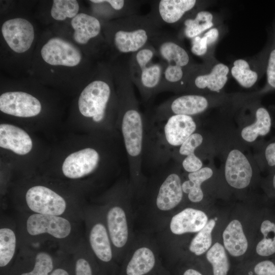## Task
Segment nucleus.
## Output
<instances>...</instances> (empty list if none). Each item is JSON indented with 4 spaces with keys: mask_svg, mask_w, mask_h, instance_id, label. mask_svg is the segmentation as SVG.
Listing matches in <instances>:
<instances>
[{
    "mask_svg": "<svg viewBox=\"0 0 275 275\" xmlns=\"http://www.w3.org/2000/svg\"><path fill=\"white\" fill-rule=\"evenodd\" d=\"M74 30V40L81 45L91 41H102V22L96 16L85 13H78L71 20Z\"/></svg>",
    "mask_w": 275,
    "mask_h": 275,
    "instance_id": "28",
    "label": "nucleus"
},
{
    "mask_svg": "<svg viewBox=\"0 0 275 275\" xmlns=\"http://www.w3.org/2000/svg\"><path fill=\"white\" fill-rule=\"evenodd\" d=\"M256 96L250 102L253 113L252 123L242 127L240 136L245 142H254L259 137L267 135L270 131L272 124V113L269 108L261 104L259 98Z\"/></svg>",
    "mask_w": 275,
    "mask_h": 275,
    "instance_id": "27",
    "label": "nucleus"
},
{
    "mask_svg": "<svg viewBox=\"0 0 275 275\" xmlns=\"http://www.w3.org/2000/svg\"><path fill=\"white\" fill-rule=\"evenodd\" d=\"M103 27L105 40L117 57H128L149 44L162 26L149 13L105 22Z\"/></svg>",
    "mask_w": 275,
    "mask_h": 275,
    "instance_id": "9",
    "label": "nucleus"
},
{
    "mask_svg": "<svg viewBox=\"0 0 275 275\" xmlns=\"http://www.w3.org/2000/svg\"><path fill=\"white\" fill-rule=\"evenodd\" d=\"M211 2L197 0H159L151 3L150 13L162 26H177L196 11L204 9Z\"/></svg>",
    "mask_w": 275,
    "mask_h": 275,
    "instance_id": "17",
    "label": "nucleus"
},
{
    "mask_svg": "<svg viewBox=\"0 0 275 275\" xmlns=\"http://www.w3.org/2000/svg\"><path fill=\"white\" fill-rule=\"evenodd\" d=\"M270 39V46L265 72L266 84L262 89L256 92L260 96L275 91V17L272 23Z\"/></svg>",
    "mask_w": 275,
    "mask_h": 275,
    "instance_id": "38",
    "label": "nucleus"
},
{
    "mask_svg": "<svg viewBox=\"0 0 275 275\" xmlns=\"http://www.w3.org/2000/svg\"><path fill=\"white\" fill-rule=\"evenodd\" d=\"M273 219L267 218L261 223L260 231L263 237L256 247V252L260 256L275 254V221Z\"/></svg>",
    "mask_w": 275,
    "mask_h": 275,
    "instance_id": "35",
    "label": "nucleus"
},
{
    "mask_svg": "<svg viewBox=\"0 0 275 275\" xmlns=\"http://www.w3.org/2000/svg\"><path fill=\"white\" fill-rule=\"evenodd\" d=\"M131 80L145 101L161 92L164 64L150 43L127 59Z\"/></svg>",
    "mask_w": 275,
    "mask_h": 275,
    "instance_id": "14",
    "label": "nucleus"
},
{
    "mask_svg": "<svg viewBox=\"0 0 275 275\" xmlns=\"http://www.w3.org/2000/svg\"><path fill=\"white\" fill-rule=\"evenodd\" d=\"M79 6L75 0H54L51 8V17L57 20L73 18L78 13Z\"/></svg>",
    "mask_w": 275,
    "mask_h": 275,
    "instance_id": "39",
    "label": "nucleus"
},
{
    "mask_svg": "<svg viewBox=\"0 0 275 275\" xmlns=\"http://www.w3.org/2000/svg\"><path fill=\"white\" fill-rule=\"evenodd\" d=\"M215 225V220L211 219L202 229L197 233L188 246L191 253L199 256L208 251L212 244L211 234Z\"/></svg>",
    "mask_w": 275,
    "mask_h": 275,
    "instance_id": "36",
    "label": "nucleus"
},
{
    "mask_svg": "<svg viewBox=\"0 0 275 275\" xmlns=\"http://www.w3.org/2000/svg\"><path fill=\"white\" fill-rule=\"evenodd\" d=\"M1 31L9 47L14 52L21 53L31 47L35 38L32 24L23 18L6 20L2 24Z\"/></svg>",
    "mask_w": 275,
    "mask_h": 275,
    "instance_id": "24",
    "label": "nucleus"
},
{
    "mask_svg": "<svg viewBox=\"0 0 275 275\" xmlns=\"http://www.w3.org/2000/svg\"><path fill=\"white\" fill-rule=\"evenodd\" d=\"M19 251L16 219L1 214L0 221V272L7 275Z\"/></svg>",
    "mask_w": 275,
    "mask_h": 275,
    "instance_id": "22",
    "label": "nucleus"
},
{
    "mask_svg": "<svg viewBox=\"0 0 275 275\" xmlns=\"http://www.w3.org/2000/svg\"><path fill=\"white\" fill-rule=\"evenodd\" d=\"M270 46V39L253 59H238L233 62L230 67V75L241 87H253L265 73Z\"/></svg>",
    "mask_w": 275,
    "mask_h": 275,
    "instance_id": "19",
    "label": "nucleus"
},
{
    "mask_svg": "<svg viewBox=\"0 0 275 275\" xmlns=\"http://www.w3.org/2000/svg\"><path fill=\"white\" fill-rule=\"evenodd\" d=\"M206 259L213 268V275H227L229 263L225 247L218 242L214 243L206 253Z\"/></svg>",
    "mask_w": 275,
    "mask_h": 275,
    "instance_id": "37",
    "label": "nucleus"
},
{
    "mask_svg": "<svg viewBox=\"0 0 275 275\" xmlns=\"http://www.w3.org/2000/svg\"><path fill=\"white\" fill-rule=\"evenodd\" d=\"M256 275H275V263L265 260L258 263L254 267Z\"/></svg>",
    "mask_w": 275,
    "mask_h": 275,
    "instance_id": "42",
    "label": "nucleus"
},
{
    "mask_svg": "<svg viewBox=\"0 0 275 275\" xmlns=\"http://www.w3.org/2000/svg\"><path fill=\"white\" fill-rule=\"evenodd\" d=\"M90 2L101 8V15L117 19L138 14L137 12L143 1L132 0H91Z\"/></svg>",
    "mask_w": 275,
    "mask_h": 275,
    "instance_id": "31",
    "label": "nucleus"
},
{
    "mask_svg": "<svg viewBox=\"0 0 275 275\" xmlns=\"http://www.w3.org/2000/svg\"><path fill=\"white\" fill-rule=\"evenodd\" d=\"M208 222L207 215L203 211L186 207L174 213L155 238L159 245L174 236L198 233Z\"/></svg>",
    "mask_w": 275,
    "mask_h": 275,
    "instance_id": "18",
    "label": "nucleus"
},
{
    "mask_svg": "<svg viewBox=\"0 0 275 275\" xmlns=\"http://www.w3.org/2000/svg\"><path fill=\"white\" fill-rule=\"evenodd\" d=\"M75 275H104L84 236L72 254Z\"/></svg>",
    "mask_w": 275,
    "mask_h": 275,
    "instance_id": "33",
    "label": "nucleus"
},
{
    "mask_svg": "<svg viewBox=\"0 0 275 275\" xmlns=\"http://www.w3.org/2000/svg\"><path fill=\"white\" fill-rule=\"evenodd\" d=\"M133 202L129 180L125 179L116 182L96 200V204L102 210L115 257L119 265L136 236L133 230Z\"/></svg>",
    "mask_w": 275,
    "mask_h": 275,
    "instance_id": "6",
    "label": "nucleus"
},
{
    "mask_svg": "<svg viewBox=\"0 0 275 275\" xmlns=\"http://www.w3.org/2000/svg\"><path fill=\"white\" fill-rule=\"evenodd\" d=\"M85 239L104 275H117V262L113 244L102 210L97 204H86L82 212Z\"/></svg>",
    "mask_w": 275,
    "mask_h": 275,
    "instance_id": "11",
    "label": "nucleus"
},
{
    "mask_svg": "<svg viewBox=\"0 0 275 275\" xmlns=\"http://www.w3.org/2000/svg\"><path fill=\"white\" fill-rule=\"evenodd\" d=\"M49 275H75L72 254L59 250L55 265Z\"/></svg>",
    "mask_w": 275,
    "mask_h": 275,
    "instance_id": "40",
    "label": "nucleus"
},
{
    "mask_svg": "<svg viewBox=\"0 0 275 275\" xmlns=\"http://www.w3.org/2000/svg\"><path fill=\"white\" fill-rule=\"evenodd\" d=\"M41 56L52 66L75 67L82 60L80 51L72 43L59 37L49 39L42 47Z\"/></svg>",
    "mask_w": 275,
    "mask_h": 275,
    "instance_id": "23",
    "label": "nucleus"
},
{
    "mask_svg": "<svg viewBox=\"0 0 275 275\" xmlns=\"http://www.w3.org/2000/svg\"><path fill=\"white\" fill-rule=\"evenodd\" d=\"M269 180L272 191L275 196V171L270 173Z\"/></svg>",
    "mask_w": 275,
    "mask_h": 275,
    "instance_id": "44",
    "label": "nucleus"
},
{
    "mask_svg": "<svg viewBox=\"0 0 275 275\" xmlns=\"http://www.w3.org/2000/svg\"><path fill=\"white\" fill-rule=\"evenodd\" d=\"M254 167L256 166L241 149H230L224 162V175L227 182L234 188H246L252 181Z\"/></svg>",
    "mask_w": 275,
    "mask_h": 275,
    "instance_id": "20",
    "label": "nucleus"
},
{
    "mask_svg": "<svg viewBox=\"0 0 275 275\" xmlns=\"http://www.w3.org/2000/svg\"><path fill=\"white\" fill-rule=\"evenodd\" d=\"M59 250L20 246L7 275H49Z\"/></svg>",
    "mask_w": 275,
    "mask_h": 275,
    "instance_id": "16",
    "label": "nucleus"
},
{
    "mask_svg": "<svg viewBox=\"0 0 275 275\" xmlns=\"http://www.w3.org/2000/svg\"><path fill=\"white\" fill-rule=\"evenodd\" d=\"M222 26L213 27L203 34L190 40L191 52L201 58L204 63H212L217 60L214 57L215 46L222 35Z\"/></svg>",
    "mask_w": 275,
    "mask_h": 275,
    "instance_id": "30",
    "label": "nucleus"
},
{
    "mask_svg": "<svg viewBox=\"0 0 275 275\" xmlns=\"http://www.w3.org/2000/svg\"><path fill=\"white\" fill-rule=\"evenodd\" d=\"M118 100L116 128L120 133L128 159L129 183L134 201L142 196L147 182L143 172L146 119L140 111L129 76L127 60L111 68Z\"/></svg>",
    "mask_w": 275,
    "mask_h": 275,
    "instance_id": "1",
    "label": "nucleus"
},
{
    "mask_svg": "<svg viewBox=\"0 0 275 275\" xmlns=\"http://www.w3.org/2000/svg\"><path fill=\"white\" fill-rule=\"evenodd\" d=\"M242 93L198 94L185 93L173 97L159 105L151 120L163 121L174 115L197 117L209 109L234 104L243 99Z\"/></svg>",
    "mask_w": 275,
    "mask_h": 275,
    "instance_id": "12",
    "label": "nucleus"
},
{
    "mask_svg": "<svg viewBox=\"0 0 275 275\" xmlns=\"http://www.w3.org/2000/svg\"><path fill=\"white\" fill-rule=\"evenodd\" d=\"M150 44L164 64L161 92L185 93L188 74L196 63L182 40L177 35L160 30Z\"/></svg>",
    "mask_w": 275,
    "mask_h": 275,
    "instance_id": "10",
    "label": "nucleus"
},
{
    "mask_svg": "<svg viewBox=\"0 0 275 275\" xmlns=\"http://www.w3.org/2000/svg\"><path fill=\"white\" fill-rule=\"evenodd\" d=\"M111 69L102 70L81 92L78 108L86 128L92 134L116 135L118 100Z\"/></svg>",
    "mask_w": 275,
    "mask_h": 275,
    "instance_id": "7",
    "label": "nucleus"
},
{
    "mask_svg": "<svg viewBox=\"0 0 275 275\" xmlns=\"http://www.w3.org/2000/svg\"><path fill=\"white\" fill-rule=\"evenodd\" d=\"M219 22L215 14L211 12L204 9L198 10L184 20L177 36L181 40L183 38L191 40L216 26Z\"/></svg>",
    "mask_w": 275,
    "mask_h": 275,
    "instance_id": "29",
    "label": "nucleus"
},
{
    "mask_svg": "<svg viewBox=\"0 0 275 275\" xmlns=\"http://www.w3.org/2000/svg\"><path fill=\"white\" fill-rule=\"evenodd\" d=\"M204 141L203 133L197 130L173 151L171 158L186 173L200 170L204 167L200 153Z\"/></svg>",
    "mask_w": 275,
    "mask_h": 275,
    "instance_id": "26",
    "label": "nucleus"
},
{
    "mask_svg": "<svg viewBox=\"0 0 275 275\" xmlns=\"http://www.w3.org/2000/svg\"><path fill=\"white\" fill-rule=\"evenodd\" d=\"M161 255L156 239L151 233L136 234L117 275H171L162 263Z\"/></svg>",
    "mask_w": 275,
    "mask_h": 275,
    "instance_id": "13",
    "label": "nucleus"
},
{
    "mask_svg": "<svg viewBox=\"0 0 275 275\" xmlns=\"http://www.w3.org/2000/svg\"><path fill=\"white\" fill-rule=\"evenodd\" d=\"M225 248L234 257L243 255L248 247V242L242 225L237 219H234L228 225L223 233Z\"/></svg>",
    "mask_w": 275,
    "mask_h": 275,
    "instance_id": "34",
    "label": "nucleus"
},
{
    "mask_svg": "<svg viewBox=\"0 0 275 275\" xmlns=\"http://www.w3.org/2000/svg\"><path fill=\"white\" fill-rule=\"evenodd\" d=\"M34 145L31 135L16 125L2 123L0 124V147L19 157H26L32 152Z\"/></svg>",
    "mask_w": 275,
    "mask_h": 275,
    "instance_id": "25",
    "label": "nucleus"
},
{
    "mask_svg": "<svg viewBox=\"0 0 275 275\" xmlns=\"http://www.w3.org/2000/svg\"><path fill=\"white\" fill-rule=\"evenodd\" d=\"M197 117L174 115L163 121L146 120L144 160L161 167L169 162L173 151L198 130Z\"/></svg>",
    "mask_w": 275,
    "mask_h": 275,
    "instance_id": "8",
    "label": "nucleus"
},
{
    "mask_svg": "<svg viewBox=\"0 0 275 275\" xmlns=\"http://www.w3.org/2000/svg\"><path fill=\"white\" fill-rule=\"evenodd\" d=\"M182 275H203L198 270L193 268H186L184 270Z\"/></svg>",
    "mask_w": 275,
    "mask_h": 275,
    "instance_id": "43",
    "label": "nucleus"
},
{
    "mask_svg": "<svg viewBox=\"0 0 275 275\" xmlns=\"http://www.w3.org/2000/svg\"><path fill=\"white\" fill-rule=\"evenodd\" d=\"M42 106L35 96L22 91H9L0 96V110L3 113L20 118L38 116Z\"/></svg>",
    "mask_w": 275,
    "mask_h": 275,
    "instance_id": "21",
    "label": "nucleus"
},
{
    "mask_svg": "<svg viewBox=\"0 0 275 275\" xmlns=\"http://www.w3.org/2000/svg\"><path fill=\"white\" fill-rule=\"evenodd\" d=\"M108 134H93L80 148L68 153L58 170L44 175L66 182L84 195L101 183L117 161Z\"/></svg>",
    "mask_w": 275,
    "mask_h": 275,
    "instance_id": "3",
    "label": "nucleus"
},
{
    "mask_svg": "<svg viewBox=\"0 0 275 275\" xmlns=\"http://www.w3.org/2000/svg\"><path fill=\"white\" fill-rule=\"evenodd\" d=\"M180 165L166 164L160 167L149 179L139 200L143 201L139 212L143 213L146 225L145 232L158 233L173 215V211L183 201V178Z\"/></svg>",
    "mask_w": 275,
    "mask_h": 275,
    "instance_id": "4",
    "label": "nucleus"
},
{
    "mask_svg": "<svg viewBox=\"0 0 275 275\" xmlns=\"http://www.w3.org/2000/svg\"><path fill=\"white\" fill-rule=\"evenodd\" d=\"M83 197L64 181L33 175L12 185L11 200L17 212L59 216L82 223Z\"/></svg>",
    "mask_w": 275,
    "mask_h": 275,
    "instance_id": "2",
    "label": "nucleus"
},
{
    "mask_svg": "<svg viewBox=\"0 0 275 275\" xmlns=\"http://www.w3.org/2000/svg\"><path fill=\"white\" fill-rule=\"evenodd\" d=\"M230 75V67L217 60L209 64L196 63L188 74L185 93H224Z\"/></svg>",
    "mask_w": 275,
    "mask_h": 275,
    "instance_id": "15",
    "label": "nucleus"
},
{
    "mask_svg": "<svg viewBox=\"0 0 275 275\" xmlns=\"http://www.w3.org/2000/svg\"><path fill=\"white\" fill-rule=\"evenodd\" d=\"M213 174V170L209 166H204L198 171L187 173L186 178L182 180V187L184 195L187 196L190 202L198 203L203 200L204 193L202 185Z\"/></svg>",
    "mask_w": 275,
    "mask_h": 275,
    "instance_id": "32",
    "label": "nucleus"
},
{
    "mask_svg": "<svg viewBox=\"0 0 275 275\" xmlns=\"http://www.w3.org/2000/svg\"><path fill=\"white\" fill-rule=\"evenodd\" d=\"M258 164L260 167L267 169L270 173L275 171V138L264 146Z\"/></svg>",
    "mask_w": 275,
    "mask_h": 275,
    "instance_id": "41",
    "label": "nucleus"
},
{
    "mask_svg": "<svg viewBox=\"0 0 275 275\" xmlns=\"http://www.w3.org/2000/svg\"><path fill=\"white\" fill-rule=\"evenodd\" d=\"M17 213L19 248H46L72 254L84 237L81 222L59 216Z\"/></svg>",
    "mask_w": 275,
    "mask_h": 275,
    "instance_id": "5",
    "label": "nucleus"
}]
</instances>
